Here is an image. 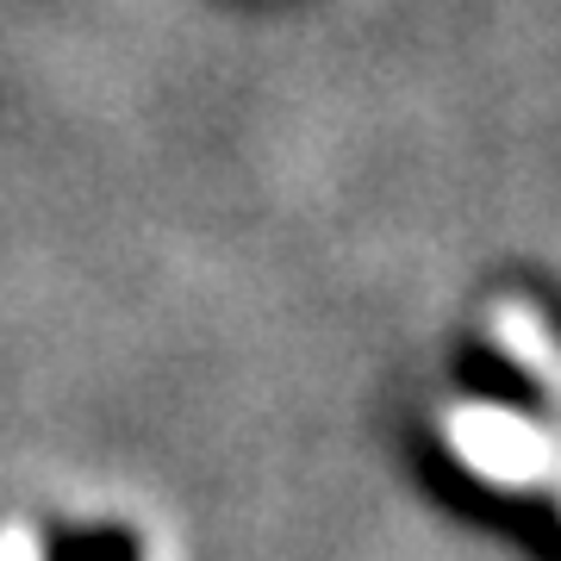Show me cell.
Here are the masks:
<instances>
[{
    "mask_svg": "<svg viewBox=\"0 0 561 561\" xmlns=\"http://www.w3.org/2000/svg\"><path fill=\"white\" fill-rule=\"evenodd\" d=\"M443 437L481 481L493 486H537L561 481V431H542L512 405L461 400L443 412Z\"/></svg>",
    "mask_w": 561,
    "mask_h": 561,
    "instance_id": "6da1fadb",
    "label": "cell"
},
{
    "mask_svg": "<svg viewBox=\"0 0 561 561\" xmlns=\"http://www.w3.org/2000/svg\"><path fill=\"white\" fill-rule=\"evenodd\" d=\"M486 324H493V337H500L505 356L524 362V368L542 381V393H549V405H556V424H561V337L524 300H500Z\"/></svg>",
    "mask_w": 561,
    "mask_h": 561,
    "instance_id": "7a4b0ae2",
    "label": "cell"
}]
</instances>
